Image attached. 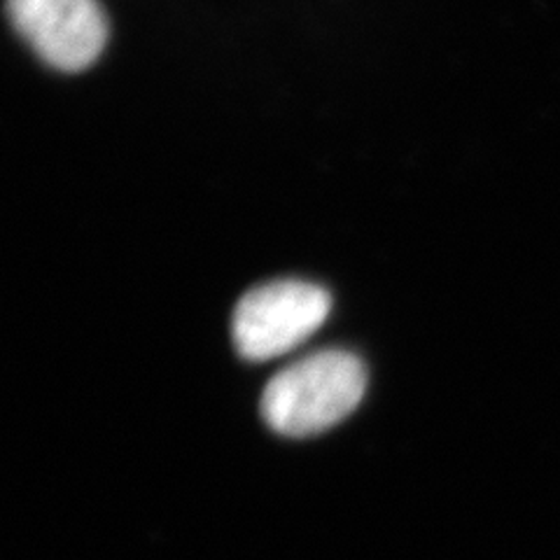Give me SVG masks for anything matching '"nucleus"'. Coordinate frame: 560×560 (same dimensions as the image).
I'll use <instances>...</instances> for the list:
<instances>
[{
  "label": "nucleus",
  "instance_id": "obj_1",
  "mask_svg": "<svg viewBox=\"0 0 560 560\" xmlns=\"http://www.w3.org/2000/svg\"><path fill=\"white\" fill-rule=\"evenodd\" d=\"M366 390L364 362L348 350H320L280 370L261 393V418L285 436H311L339 425Z\"/></svg>",
  "mask_w": 560,
  "mask_h": 560
},
{
  "label": "nucleus",
  "instance_id": "obj_2",
  "mask_svg": "<svg viewBox=\"0 0 560 560\" xmlns=\"http://www.w3.org/2000/svg\"><path fill=\"white\" fill-rule=\"evenodd\" d=\"M331 311L325 288L306 280H271L241 296L232 335L241 358L261 362L290 353L318 329Z\"/></svg>",
  "mask_w": 560,
  "mask_h": 560
},
{
  "label": "nucleus",
  "instance_id": "obj_3",
  "mask_svg": "<svg viewBox=\"0 0 560 560\" xmlns=\"http://www.w3.org/2000/svg\"><path fill=\"white\" fill-rule=\"evenodd\" d=\"M16 33L45 63L80 73L108 43V20L96 0H8Z\"/></svg>",
  "mask_w": 560,
  "mask_h": 560
}]
</instances>
